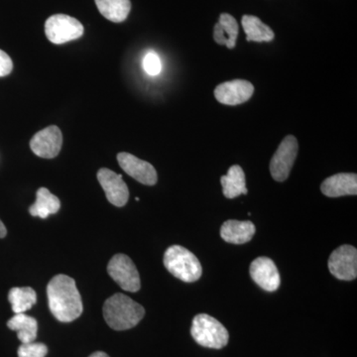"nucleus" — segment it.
<instances>
[{"label": "nucleus", "mask_w": 357, "mask_h": 357, "mask_svg": "<svg viewBox=\"0 0 357 357\" xmlns=\"http://www.w3.org/2000/svg\"><path fill=\"white\" fill-rule=\"evenodd\" d=\"M13 70V60L6 52L0 50V77L8 76Z\"/></svg>", "instance_id": "25"}, {"label": "nucleus", "mask_w": 357, "mask_h": 357, "mask_svg": "<svg viewBox=\"0 0 357 357\" xmlns=\"http://www.w3.org/2000/svg\"><path fill=\"white\" fill-rule=\"evenodd\" d=\"M251 278L267 292H274L281 284L280 274L273 260L268 257H258L250 265Z\"/></svg>", "instance_id": "12"}, {"label": "nucleus", "mask_w": 357, "mask_h": 357, "mask_svg": "<svg viewBox=\"0 0 357 357\" xmlns=\"http://www.w3.org/2000/svg\"><path fill=\"white\" fill-rule=\"evenodd\" d=\"M89 357H109L107 354L102 351H96L95 354H91Z\"/></svg>", "instance_id": "27"}, {"label": "nucleus", "mask_w": 357, "mask_h": 357, "mask_svg": "<svg viewBox=\"0 0 357 357\" xmlns=\"http://www.w3.org/2000/svg\"><path fill=\"white\" fill-rule=\"evenodd\" d=\"M107 272L112 280L128 292H138L141 288L139 273L132 260L128 255H114L107 265Z\"/></svg>", "instance_id": "6"}, {"label": "nucleus", "mask_w": 357, "mask_h": 357, "mask_svg": "<svg viewBox=\"0 0 357 357\" xmlns=\"http://www.w3.org/2000/svg\"><path fill=\"white\" fill-rule=\"evenodd\" d=\"M237 35H238V24L236 18L230 14L222 13L220 16V21L215 24L213 29V39L218 45L227 46L229 49H234L236 45Z\"/></svg>", "instance_id": "16"}, {"label": "nucleus", "mask_w": 357, "mask_h": 357, "mask_svg": "<svg viewBox=\"0 0 357 357\" xmlns=\"http://www.w3.org/2000/svg\"><path fill=\"white\" fill-rule=\"evenodd\" d=\"M321 191L330 198L342 196H356L357 194V176L354 173L335 174L326 178L321 185Z\"/></svg>", "instance_id": "14"}, {"label": "nucleus", "mask_w": 357, "mask_h": 357, "mask_svg": "<svg viewBox=\"0 0 357 357\" xmlns=\"http://www.w3.org/2000/svg\"><path fill=\"white\" fill-rule=\"evenodd\" d=\"M60 199L54 196L46 188H40L36 192V203L29 208L32 217L47 218L49 215H55L60 211Z\"/></svg>", "instance_id": "19"}, {"label": "nucleus", "mask_w": 357, "mask_h": 357, "mask_svg": "<svg viewBox=\"0 0 357 357\" xmlns=\"http://www.w3.org/2000/svg\"><path fill=\"white\" fill-rule=\"evenodd\" d=\"M255 93V86L244 79H234L218 84L215 96L218 102L227 105H238L250 100Z\"/></svg>", "instance_id": "11"}, {"label": "nucleus", "mask_w": 357, "mask_h": 357, "mask_svg": "<svg viewBox=\"0 0 357 357\" xmlns=\"http://www.w3.org/2000/svg\"><path fill=\"white\" fill-rule=\"evenodd\" d=\"M144 314V307L124 294H115L103 305V318L114 331L130 330L139 324Z\"/></svg>", "instance_id": "2"}, {"label": "nucleus", "mask_w": 357, "mask_h": 357, "mask_svg": "<svg viewBox=\"0 0 357 357\" xmlns=\"http://www.w3.org/2000/svg\"><path fill=\"white\" fill-rule=\"evenodd\" d=\"M48 354V347L39 342L22 344L18 349V357H45Z\"/></svg>", "instance_id": "23"}, {"label": "nucleus", "mask_w": 357, "mask_h": 357, "mask_svg": "<svg viewBox=\"0 0 357 357\" xmlns=\"http://www.w3.org/2000/svg\"><path fill=\"white\" fill-rule=\"evenodd\" d=\"M256 231L255 225L249 220H227L220 229V236L223 241L232 244H244L252 239Z\"/></svg>", "instance_id": "15"}, {"label": "nucleus", "mask_w": 357, "mask_h": 357, "mask_svg": "<svg viewBox=\"0 0 357 357\" xmlns=\"http://www.w3.org/2000/svg\"><path fill=\"white\" fill-rule=\"evenodd\" d=\"M7 326L11 331L17 332L18 340L22 344H29L36 340L38 324H37L36 319L27 316L24 312L15 314L13 318L7 321Z\"/></svg>", "instance_id": "18"}, {"label": "nucleus", "mask_w": 357, "mask_h": 357, "mask_svg": "<svg viewBox=\"0 0 357 357\" xmlns=\"http://www.w3.org/2000/svg\"><path fill=\"white\" fill-rule=\"evenodd\" d=\"M96 177L110 204L119 208L126 206L129 199V190L121 175L109 169L102 168Z\"/></svg>", "instance_id": "10"}, {"label": "nucleus", "mask_w": 357, "mask_h": 357, "mask_svg": "<svg viewBox=\"0 0 357 357\" xmlns=\"http://www.w3.org/2000/svg\"><path fill=\"white\" fill-rule=\"evenodd\" d=\"M241 23L249 42H271L274 39L273 30L256 16L244 15Z\"/></svg>", "instance_id": "21"}, {"label": "nucleus", "mask_w": 357, "mask_h": 357, "mask_svg": "<svg viewBox=\"0 0 357 357\" xmlns=\"http://www.w3.org/2000/svg\"><path fill=\"white\" fill-rule=\"evenodd\" d=\"M298 149L299 144L295 136H286L282 141L270 163V172L275 181L284 182L287 180L297 158Z\"/></svg>", "instance_id": "7"}, {"label": "nucleus", "mask_w": 357, "mask_h": 357, "mask_svg": "<svg viewBox=\"0 0 357 357\" xmlns=\"http://www.w3.org/2000/svg\"><path fill=\"white\" fill-rule=\"evenodd\" d=\"M7 230L6 225H3V222L0 220V238H3V237L6 236Z\"/></svg>", "instance_id": "26"}, {"label": "nucleus", "mask_w": 357, "mask_h": 357, "mask_svg": "<svg viewBox=\"0 0 357 357\" xmlns=\"http://www.w3.org/2000/svg\"><path fill=\"white\" fill-rule=\"evenodd\" d=\"M47 296L49 309L59 321L70 323L83 314V301L76 281L67 275H57L49 282Z\"/></svg>", "instance_id": "1"}, {"label": "nucleus", "mask_w": 357, "mask_h": 357, "mask_svg": "<svg viewBox=\"0 0 357 357\" xmlns=\"http://www.w3.org/2000/svg\"><path fill=\"white\" fill-rule=\"evenodd\" d=\"M143 68L150 76L159 75L162 70V63L159 56L154 52H149L143 60Z\"/></svg>", "instance_id": "24"}, {"label": "nucleus", "mask_w": 357, "mask_h": 357, "mask_svg": "<svg viewBox=\"0 0 357 357\" xmlns=\"http://www.w3.org/2000/svg\"><path fill=\"white\" fill-rule=\"evenodd\" d=\"M220 182H222L223 195L227 199H234L241 195L248 194L245 175L241 166L230 167L227 175L220 178Z\"/></svg>", "instance_id": "17"}, {"label": "nucleus", "mask_w": 357, "mask_h": 357, "mask_svg": "<svg viewBox=\"0 0 357 357\" xmlns=\"http://www.w3.org/2000/svg\"><path fill=\"white\" fill-rule=\"evenodd\" d=\"M117 161L122 170L135 178L137 182L146 185H154L158 180L157 172L151 164L143 161L132 154L121 152L117 155Z\"/></svg>", "instance_id": "13"}, {"label": "nucleus", "mask_w": 357, "mask_h": 357, "mask_svg": "<svg viewBox=\"0 0 357 357\" xmlns=\"http://www.w3.org/2000/svg\"><path fill=\"white\" fill-rule=\"evenodd\" d=\"M45 33L52 43L64 44L81 38L84 35V26L76 18L66 14H55L45 23Z\"/></svg>", "instance_id": "5"}, {"label": "nucleus", "mask_w": 357, "mask_h": 357, "mask_svg": "<svg viewBox=\"0 0 357 357\" xmlns=\"http://www.w3.org/2000/svg\"><path fill=\"white\" fill-rule=\"evenodd\" d=\"M191 335L197 344L208 349H222L229 344L227 328L210 314H199L195 317Z\"/></svg>", "instance_id": "4"}, {"label": "nucleus", "mask_w": 357, "mask_h": 357, "mask_svg": "<svg viewBox=\"0 0 357 357\" xmlns=\"http://www.w3.org/2000/svg\"><path fill=\"white\" fill-rule=\"evenodd\" d=\"M328 269L338 280H354L357 276L356 248L342 245L335 249L328 259Z\"/></svg>", "instance_id": "8"}, {"label": "nucleus", "mask_w": 357, "mask_h": 357, "mask_svg": "<svg viewBox=\"0 0 357 357\" xmlns=\"http://www.w3.org/2000/svg\"><path fill=\"white\" fill-rule=\"evenodd\" d=\"M103 17L114 23L123 22L131 10L130 0H95Z\"/></svg>", "instance_id": "20"}, {"label": "nucleus", "mask_w": 357, "mask_h": 357, "mask_svg": "<svg viewBox=\"0 0 357 357\" xmlns=\"http://www.w3.org/2000/svg\"><path fill=\"white\" fill-rule=\"evenodd\" d=\"M8 301L15 314H22L36 304L37 294L30 287L13 288L9 291Z\"/></svg>", "instance_id": "22"}, {"label": "nucleus", "mask_w": 357, "mask_h": 357, "mask_svg": "<svg viewBox=\"0 0 357 357\" xmlns=\"http://www.w3.org/2000/svg\"><path fill=\"white\" fill-rule=\"evenodd\" d=\"M63 134L56 126H48L33 136L30 147L33 153L45 159H53L60 153Z\"/></svg>", "instance_id": "9"}, {"label": "nucleus", "mask_w": 357, "mask_h": 357, "mask_svg": "<svg viewBox=\"0 0 357 357\" xmlns=\"http://www.w3.org/2000/svg\"><path fill=\"white\" fill-rule=\"evenodd\" d=\"M166 269L176 278L192 283L201 278L203 269L198 258L180 245L170 246L164 255Z\"/></svg>", "instance_id": "3"}]
</instances>
